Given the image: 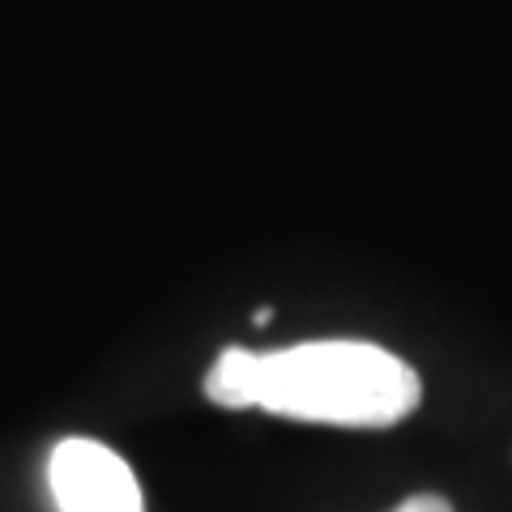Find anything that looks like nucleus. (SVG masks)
Segmentation results:
<instances>
[{"label": "nucleus", "instance_id": "1", "mask_svg": "<svg viewBox=\"0 0 512 512\" xmlns=\"http://www.w3.org/2000/svg\"><path fill=\"white\" fill-rule=\"evenodd\" d=\"M201 389L222 410H265L325 427H393L423 402L419 372L372 342H303L265 355L227 346Z\"/></svg>", "mask_w": 512, "mask_h": 512}, {"label": "nucleus", "instance_id": "2", "mask_svg": "<svg viewBox=\"0 0 512 512\" xmlns=\"http://www.w3.org/2000/svg\"><path fill=\"white\" fill-rule=\"evenodd\" d=\"M47 483L60 512H146L137 474L99 440H60L47 461Z\"/></svg>", "mask_w": 512, "mask_h": 512}, {"label": "nucleus", "instance_id": "3", "mask_svg": "<svg viewBox=\"0 0 512 512\" xmlns=\"http://www.w3.org/2000/svg\"><path fill=\"white\" fill-rule=\"evenodd\" d=\"M389 512H453V504H448L444 495L423 491V495H410V500H402V504L389 508Z\"/></svg>", "mask_w": 512, "mask_h": 512}]
</instances>
